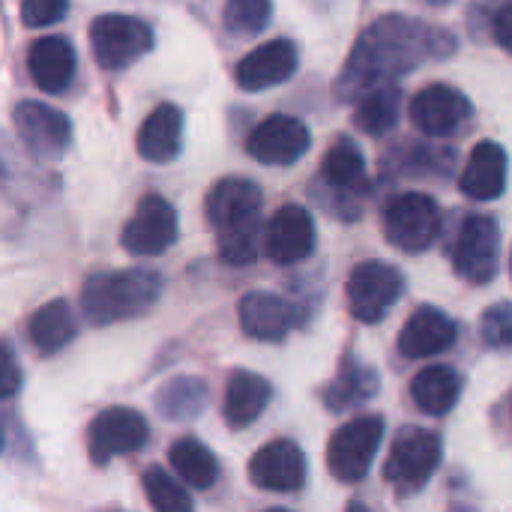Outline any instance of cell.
<instances>
[{
    "label": "cell",
    "instance_id": "1",
    "mask_svg": "<svg viewBox=\"0 0 512 512\" xmlns=\"http://www.w3.org/2000/svg\"><path fill=\"white\" fill-rule=\"evenodd\" d=\"M456 48V36L441 24L408 15H381L354 42L336 93L345 102H357L366 90L390 84L432 60H447Z\"/></svg>",
    "mask_w": 512,
    "mask_h": 512
},
{
    "label": "cell",
    "instance_id": "2",
    "mask_svg": "<svg viewBox=\"0 0 512 512\" xmlns=\"http://www.w3.org/2000/svg\"><path fill=\"white\" fill-rule=\"evenodd\" d=\"M162 297V276L144 267L93 273L81 288V309L90 324L108 327L150 312Z\"/></svg>",
    "mask_w": 512,
    "mask_h": 512
},
{
    "label": "cell",
    "instance_id": "3",
    "mask_svg": "<svg viewBox=\"0 0 512 512\" xmlns=\"http://www.w3.org/2000/svg\"><path fill=\"white\" fill-rule=\"evenodd\" d=\"M441 456H444V444L435 432L408 426L396 435L390 447V456L384 462V480L396 486L402 495L420 492L438 471Z\"/></svg>",
    "mask_w": 512,
    "mask_h": 512
},
{
    "label": "cell",
    "instance_id": "4",
    "mask_svg": "<svg viewBox=\"0 0 512 512\" xmlns=\"http://www.w3.org/2000/svg\"><path fill=\"white\" fill-rule=\"evenodd\" d=\"M441 219H444L441 207L432 195L408 192L384 207V234L396 249L408 255H420L438 240Z\"/></svg>",
    "mask_w": 512,
    "mask_h": 512
},
{
    "label": "cell",
    "instance_id": "5",
    "mask_svg": "<svg viewBox=\"0 0 512 512\" xmlns=\"http://www.w3.org/2000/svg\"><path fill=\"white\" fill-rule=\"evenodd\" d=\"M384 441V420L375 414L354 417L339 426L327 444V468L339 483H360Z\"/></svg>",
    "mask_w": 512,
    "mask_h": 512
},
{
    "label": "cell",
    "instance_id": "6",
    "mask_svg": "<svg viewBox=\"0 0 512 512\" xmlns=\"http://www.w3.org/2000/svg\"><path fill=\"white\" fill-rule=\"evenodd\" d=\"M405 276L387 261H363L348 276V309L363 324H378L402 297Z\"/></svg>",
    "mask_w": 512,
    "mask_h": 512
},
{
    "label": "cell",
    "instance_id": "7",
    "mask_svg": "<svg viewBox=\"0 0 512 512\" xmlns=\"http://www.w3.org/2000/svg\"><path fill=\"white\" fill-rule=\"evenodd\" d=\"M90 48L102 69H126L153 48V30L132 15H99L90 24Z\"/></svg>",
    "mask_w": 512,
    "mask_h": 512
},
{
    "label": "cell",
    "instance_id": "8",
    "mask_svg": "<svg viewBox=\"0 0 512 512\" xmlns=\"http://www.w3.org/2000/svg\"><path fill=\"white\" fill-rule=\"evenodd\" d=\"M453 270L471 282L486 285L501 270V228L492 216H468L453 243Z\"/></svg>",
    "mask_w": 512,
    "mask_h": 512
},
{
    "label": "cell",
    "instance_id": "9",
    "mask_svg": "<svg viewBox=\"0 0 512 512\" xmlns=\"http://www.w3.org/2000/svg\"><path fill=\"white\" fill-rule=\"evenodd\" d=\"M147 438L150 426L135 408H108L87 426V453L93 465H108L117 456L138 453Z\"/></svg>",
    "mask_w": 512,
    "mask_h": 512
},
{
    "label": "cell",
    "instance_id": "10",
    "mask_svg": "<svg viewBox=\"0 0 512 512\" xmlns=\"http://www.w3.org/2000/svg\"><path fill=\"white\" fill-rule=\"evenodd\" d=\"M177 240V210L162 195L150 192L138 201L132 219L126 222L120 243L129 255L153 258L171 249Z\"/></svg>",
    "mask_w": 512,
    "mask_h": 512
},
{
    "label": "cell",
    "instance_id": "11",
    "mask_svg": "<svg viewBox=\"0 0 512 512\" xmlns=\"http://www.w3.org/2000/svg\"><path fill=\"white\" fill-rule=\"evenodd\" d=\"M408 114L420 132L432 138H447L462 132V126L474 117V105L462 90L450 84H429L411 96Z\"/></svg>",
    "mask_w": 512,
    "mask_h": 512
},
{
    "label": "cell",
    "instance_id": "12",
    "mask_svg": "<svg viewBox=\"0 0 512 512\" xmlns=\"http://www.w3.org/2000/svg\"><path fill=\"white\" fill-rule=\"evenodd\" d=\"M318 231L306 207L300 204H285L279 207L270 222L264 225V255L273 264H300L315 252Z\"/></svg>",
    "mask_w": 512,
    "mask_h": 512
},
{
    "label": "cell",
    "instance_id": "13",
    "mask_svg": "<svg viewBox=\"0 0 512 512\" xmlns=\"http://www.w3.org/2000/svg\"><path fill=\"white\" fill-rule=\"evenodd\" d=\"M261 189L252 180L243 177H225L219 180L204 204L207 222L213 234H228L246 225H261Z\"/></svg>",
    "mask_w": 512,
    "mask_h": 512
},
{
    "label": "cell",
    "instance_id": "14",
    "mask_svg": "<svg viewBox=\"0 0 512 512\" xmlns=\"http://www.w3.org/2000/svg\"><path fill=\"white\" fill-rule=\"evenodd\" d=\"M249 480L261 492L294 495L306 486V456L294 441L276 438L252 456Z\"/></svg>",
    "mask_w": 512,
    "mask_h": 512
},
{
    "label": "cell",
    "instance_id": "15",
    "mask_svg": "<svg viewBox=\"0 0 512 512\" xmlns=\"http://www.w3.org/2000/svg\"><path fill=\"white\" fill-rule=\"evenodd\" d=\"M12 120H15V132H18L21 144L39 159L60 156L72 138L69 117L63 111L45 105V102H36V99L18 102Z\"/></svg>",
    "mask_w": 512,
    "mask_h": 512
},
{
    "label": "cell",
    "instance_id": "16",
    "mask_svg": "<svg viewBox=\"0 0 512 512\" xmlns=\"http://www.w3.org/2000/svg\"><path fill=\"white\" fill-rule=\"evenodd\" d=\"M312 135L303 120L288 114H273L261 120L246 138V150L261 165H294L309 150Z\"/></svg>",
    "mask_w": 512,
    "mask_h": 512
},
{
    "label": "cell",
    "instance_id": "17",
    "mask_svg": "<svg viewBox=\"0 0 512 512\" xmlns=\"http://www.w3.org/2000/svg\"><path fill=\"white\" fill-rule=\"evenodd\" d=\"M297 63H300V51L291 39H270L237 63L234 81L240 90L258 93L288 81L297 72Z\"/></svg>",
    "mask_w": 512,
    "mask_h": 512
},
{
    "label": "cell",
    "instance_id": "18",
    "mask_svg": "<svg viewBox=\"0 0 512 512\" xmlns=\"http://www.w3.org/2000/svg\"><path fill=\"white\" fill-rule=\"evenodd\" d=\"M456 339L459 324L447 312L435 306H420L399 333V351L411 360H426L444 354L450 345H456Z\"/></svg>",
    "mask_w": 512,
    "mask_h": 512
},
{
    "label": "cell",
    "instance_id": "19",
    "mask_svg": "<svg viewBox=\"0 0 512 512\" xmlns=\"http://www.w3.org/2000/svg\"><path fill=\"white\" fill-rule=\"evenodd\" d=\"M237 315H240L243 333L261 342H282L294 330V321H297L294 306L270 291H249L240 300Z\"/></svg>",
    "mask_w": 512,
    "mask_h": 512
},
{
    "label": "cell",
    "instance_id": "20",
    "mask_svg": "<svg viewBox=\"0 0 512 512\" xmlns=\"http://www.w3.org/2000/svg\"><path fill=\"white\" fill-rule=\"evenodd\" d=\"M507 150L498 141H480L459 177V189L474 201H495L507 189Z\"/></svg>",
    "mask_w": 512,
    "mask_h": 512
},
{
    "label": "cell",
    "instance_id": "21",
    "mask_svg": "<svg viewBox=\"0 0 512 512\" xmlns=\"http://www.w3.org/2000/svg\"><path fill=\"white\" fill-rule=\"evenodd\" d=\"M27 72L42 93H63L75 75V48L63 36H39L27 51Z\"/></svg>",
    "mask_w": 512,
    "mask_h": 512
},
{
    "label": "cell",
    "instance_id": "22",
    "mask_svg": "<svg viewBox=\"0 0 512 512\" xmlns=\"http://www.w3.org/2000/svg\"><path fill=\"white\" fill-rule=\"evenodd\" d=\"M138 153L153 165L174 162L183 150V111L171 102L156 105L138 129Z\"/></svg>",
    "mask_w": 512,
    "mask_h": 512
},
{
    "label": "cell",
    "instance_id": "23",
    "mask_svg": "<svg viewBox=\"0 0 512 512\" xmlns=\"http://www.w3.org/2000/svg\"><path fill=\"white\" fill-rule=\"evenodd\" d=\"M270 384L255 375V372H246V369H237L231 378H228V387H225V405H222V414H225V423L228 429H249L270 405Z\"/></svg>",
    "mask_w": 512,
    "mask_h": 512
},
{
    "label": "cell",
    "instance_id": "24",
    "mask_svg": "<svg viewBox=\"0 0 512 512\" xmlns=\"http://www.w3.org/2000/svg\"><path fill=\"white\" fill-rule=\"evenodd\" d=\"M462 375L450 366H429L414 375L411 381V399L423 414L444 417L450 414L462 399Z\"/></svg>",
    "mask_w": 512,
    "mask_h": 512
},
{
    "label": "cell",
    "instance_id": "25",
    "mask_svg": "<svg viewBox=\"0 0 512 512\" xmlns=\"http://www.w3.org/2000/svg\"><path fill=\"white\" fill-rule=\"evenodd\" d=\"M78 333V321L69 309L66 300H51L45 303L42 309L33 312L30 324H27V336H30V345L36 348V354L42 357H51L57 351H63Z\"/></svg>",
    "mask_w": 512,
    "mask_h": 512
},
{
    "label": "cell",
    "instance_id": "26",
    "mask_svg": "<svg viewBox=\"0 0 512 512\" xmlns=\"http://www.w3.org/2000/svg\"><path fill=\"white\" fill-rule=\"evenodd\" d=\"M321 180L342 198L360 195L366 186V159L351 138H339L321 162Z\"/></svg>",
    "mask_w": 512,
    "mask_h": 512
},
{
    "label": "cell",
    "instance_id": "27",
    "mask_svg": "<svg viewBox=\"0 0 512 512\" xmlns=\"http://www.w3.org/2000/svg\"><path fill=\"white\" fill-rule=\"evenodd\" d=\"M354 123L378 138L384 132H390L396 123H399V114H402V87L396 81L390 84H378L372 90H366L357 102H354Z\"/></svg>",
    "mask_w": 512,
    "mask_h": 512
},
{
    "label": "cell",
    "instance_id": "28",
    "mask_svg": "<svg viewBox=\"0 0 512 512\" xmlns=\"http://www.w3.org/2000/svg\"><path fill=\"white\" fill-rule=\"evenodd\" d=\"M375 393H378V375L360 360H345L336 381L324 390V405L330 411H351L375 399Z\"/></svg>",
    "mask_w": 512,
    "mask_h": 512
},
{
    "label": "cell",
    "instance_id": "29",
    "mask_svg": "<svg viewBox=\"0 0 512 512\" xmlns=\"http://www.w3.org/2000/svg\"><path fill=\"white\" fill-rule=\"evenodd\" d=\"M168 462L177 471V477L186 486L198 489V492H207L219 480V462H216V456L201 441H195V438H180L177 444H171Z\"/></svg>",
    "mask_w": 512,
    "mask_h": 512
},
{
    "label": "cell",
    "instance_id": "30",
    "mask_svg": "<svg viewBox=\"0 0 512 512\" xmlns=\"http://www.w3.org/2000/svg\"><path fill=\"white\" fill-rule=\"evenodd\" d=\"M207 405V384L201 378H174L168 381L159 393H156V411L165 417V420H174V423H183V420H192L204 411Z\"/></svg>",
    "mask_w": 512,
    "mask_h": 512
},
{
    "label": "cell",
    "instance_id": "31",
    "mask_svg": "<svg viewBox=\"0 0 512 512\" xmlns=\"http://www.w3.org/2000/svg\"><path fill=\"white\" fill-rule=\"evenodd\" d=\"M141 486H144V495L150 501V507L159 512H189L192 510V498L186 489H180L177 480L168 477V471L162 468H150L144 471L141 477Z\"/></svg>",
    "mask_w": 512,
    "mask_h": 512
},
{
    "label": "cell",
    "instance_id": "32",
    "mask_svg": "<svg viewBox=\"0 0 512 512\" xmlns=\"http://www.w3.org/2000/svg\"><path fill=\"white\" fill-rule=\"evenodd\" d=\"M273 18V0H225V27L234 36H255Z\"/></svg>",
    "mask_w": 512,
    "mask_h": 512
},
{
    "label": "cell",
    "instance_id": "33",
    "mask_svg": "<svg viewBox=\"0 0 512 512\" xmlns=\"http://www.w3.org/2000/svg\"><path fill=\"white\" fill-rule=\"evenodd\" d=\"M480 336L492 351H512V303H495L483 312Z\"/></svg>",
    "mask_w": 512,
    "mask_h": 512
},
{
    "label": "cell",
    "instance_id": "34",
    "mask_svg": "<svg viewBox=\"0 0 512 512\" xmlns=\"http://www.w3.org/2000/svg\"><path fill=\"white\" fill-rule=\"evenodd\" d=\"M69 9V0H21V21L27 27L57 24Z\"/></svg>",
    "mask_w": 512,
    "mask_h": 512
},
{
    "label": "cell",
    "instance_id": "35",
    "mask_svg": "<svg viewBox=\"0 0 512 512\" xmlns=\"http://www.w3.org/2000/svg\"><path fill=\"white\" fill-rule=\"evenodd\" d=\"M492 36L504 51L512 54V0L498 3V9L492 12Z\"/></svg>",
    "mask_w": 512,
    "mask_h": 512
},
{
    "label": "cell",
    "instance_id": "36",
    "mask_svg": "<svg viewBox=\"0 0 512 512\" xmlns=\"http://www.w3.org/2000/svg\"><path fill=\"white\" fill-rule=\"evenodd\" d=\"M18 381H21V375H18V363H15L12 345H9V342H3V384H0V390H3V396H6V399H9V396H15Z\"/></svg>",
    "mask_w": 512,
    "mask_h": 512
},
{
    "label": "cell",
    "instance_id": "37",
    "mask_svg": "<svg viewBox=\"0 0 512 512\" xmlns=\"http://www.w3.org/2000/svg\"><path fill=\"white\" fill-rule=\"evenodd\" d=\"M426 3H435V6H444V3H450V0H426Z\"/></svg>",
    "mask_w": 512,
    "mask_h": 512
},
{
    "label": "cell",
    "instance_id": "38",
    "mask_svg": "<svg viewBox=\"0 0 512 512\" xmlns=\"http://www.w3.org/2000/svg\"><path fill=\"white\" fill-rule=\"evenodd\" d=\"M510 273H512V252H510Z\"/></svg>",
    "mask_w": 512,
    "mask_h": 512
}]
</instances>
